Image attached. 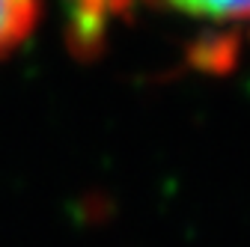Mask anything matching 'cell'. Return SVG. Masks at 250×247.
<instances>
[{"label": "cell", "instance_id": "1", "mask_svg": "<svg viewBox=\"0 0 250 247\" xmlns=\"http://www.w3.org/2000/svg\"><path fill=\"white\" fill-rule=\"evenodd\" d=\"M170 12L250 42V0H158Z\"/></svg>", "mask_w": 250, "mask_h": 247}, {"label": "cell", "instance_id": "2", "mask_svg": "<svg viewBox=\"0 0 250 247\" xmlns=\"http://www.w3.org/2000/svg\"><path fill=\"white\" fill-rule=\"evenodd\" d=\"M42 0H0V54L15 51L39 21Z\"/></svg>", "mask_w": 250, "mask_h": 247}]
</instances>
